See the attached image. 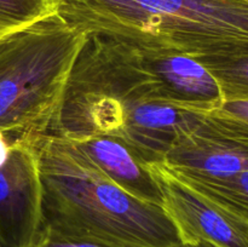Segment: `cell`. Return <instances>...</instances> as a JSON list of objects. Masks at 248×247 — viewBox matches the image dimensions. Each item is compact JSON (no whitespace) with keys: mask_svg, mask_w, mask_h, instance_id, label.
<instances>
[{"mask_svg":"<svg viewBox=\"0 0 248 247\" xmlns=\"http://www.w3.org/2000/svg\"><path fill=\"white\" fill-rule=\"evenodd\" d=\"M195 114L162 96L127 41L87 33L52 135L73 142L107 136L144 165L160 164Z\"/></svg>","mask_w":248,"mask_h":247,"instance_id":"1","label":"cell"},{"mask_svg":"<svg viewBox=\"0 0 248 247\" xmlns=\"http://www.w3.org/2000/svg\"><path fill=\"white\" fill-rule=\"evenodd\" d=\"M43 185V227L67 236L131 247H181L162 206L137 200L111 182L72 140H36Z\"/></svg>","mask_w":248,"mask_h":247,"instance_id":"2","label":"cell"},{"mask_svg":"<svg viewBox=\"0 0 248 247\" xmlns=\"http://www.w3.org/2000/svg\"><path fill=\"white\" fill-rule=\"evenodd\" d=\"M58 12L85 33L193 57L248 43L245 0H63Z\"/></svg>","mask_w":248,"mask_h":247,"instance_id":"3","label":"cell"},{"mask_svg":"<svg viewBox=\"0 0 248 247\" xmlns=\"http://www.w3.org/2000/svg\"><path fill=\"white\" fill-rule=\"evenodd\" d=\"M86 36L60 12L0 36V131L11 144L52 135Z\"/></svg>","mask_w":248,"mask_h":247,"instance_id":"4","label":"cell"},{"mask_svg":"<svg viewBox=\"0 0 248 247\" xmlns=\"http://www.w3.org/2000/svg\"><path fill=\"white\" fill-rule=\"evenodd\" d=\"M162 164L186 178H224L248 171V125L220 109L196 113Z\"/></svg>","mask_w":248,"mask_h":247,"instance_id":"5","label":"cell"},{"mask_svg":"<svg viewBox=\"0 0 248 247\" xmlns=\"http://www.w3.org/2000/svg\"><path fill=\"white\" fill-rule=\"evenodd\" d=\"M147 167L183 245L207 241L219 247H248V222L244 218L189 185L162 162Z\"/></svg>","mask_w":248,"mask_h":247,"instance_id":"6","label":"cell"},{"mask_svg":"<svg viewBox=\"0 0 248 247\" xmlns=\"http://www.w3.org/2000/svg\"><path fill=\"white\" fill-rule=\"evenodd\" d=\"M36 140L12 144L0 166V247H31L43 228Z\"/></svg>","mask_w":248,"mask_h":247,"instance_id":"7","label":"cell"},{"mask_svg":"<svg viewBox=\"0 0 248 247\" xmlns=\"http://www.w3.org/2000/svg\"><path fill=\"white\" fill-rule=\"evenodd\" d=\"M127 43L132 46L140 67L174 106L208 113L223 104L224 99L217 81L193 56L172 48Z\"/></svg>","mask_w":248,"mask_h":247,"instance_id":"8","label":"cell"},{"mask_svg":"<svg viewBox=\"0 0 248 247\" xmlns=\"http://www.w3.org/2000/svg\"><path fill=\"white\" fill-rule=\"evenodd\" d=\"M74 143L119 188L143 202L162 206L161 191L154 176L125 144L107 136Z\"/></svg>","mask_w":248,"mask_h":247,"instance_id":"9","label":"cell"},{"mask_svg":"<svg viewBox=\"0 0 248 247\" xmlns=\"http://www.w3.org/2000/svg\"><path fill=\"white\" fill-rule=\"evenodd\" d=\"M194 58L215 77L224 102L248 101V43Z\"/></svg>","mask_w":248,"mask_h":247,"instance_id":"10","label":"cell"},{"mask_svg":"<svg viewBox=\"0 0 248 247\" xmlns=\"http://www.w3.org/2000/svg\"><path fill=\"white\" fill-rule=\"evenodd\" d=\"M176 174L196 190L210 196L248 222V171L224 178L210 179H191Z\"/></svg>","mask_w":248,"mask_h":247,"instance_id":"11","label":"cell"},{"mask_svg":"<svg viewBox=\"0 0 248 247\" xmlns=\"http://www.w3.org/2000/svg\"><path fill=\"white\" fill-rule=\"evenodd\" d=\"M63 0H0V36L56 14Z\"/></svg>","mask_w":248,"mask_h":247,"instance_id":"12","label":"cell"},{"mask_svg":"<svg viewBox=\"0 0 248 247\" xmlns=\"http://www.w3.org/2000/svg\"><path fill=\"white\" fill-rule=\"evenodd\" d=\"M31 247H131L125 245L111 244L99 240L86 239V237L67 236L58 234L47 228H41L35 242Z\"/></svg>","mask_w":248,"mask_h":247,"instance_id":"13","label":"cell"},{"mask_svg":"<svg viewBox=\"0 0 248 247\" xmlns=\"http://www.w3.org/2000/svg\"><path fill=\"white\" fill-rule=\"evenodd\" d=\"M218 109L228 115L244 121L248 125V101H228L223 102Z\"/></svg>","mask_w":248,"mask_h":247,"instance_id":"14","label":"cell"},{"mask_svg":"<svg viewBox=\"0 0 248 247\" xmlns=\"http://www.w3.org/2000/svg\"><path fill=\"white\" fill-rule=\"evenodd\" d=\"M11 147L12 144L11 142H10L9 138H7V136L0 131V166H1V165L6 161L7 157H9L10 152H11Z\"/></svg>","mask_w":248,"mask_h":247,"instance_id":"15","label":"cell"},{"mask_svg":"<svg viewBox=\"0 0 248 247\" xmlns=\"http://www.w3.org/2000/svg\"><path fill=\"white\" fill-rule=\"evenodd\" d=\"M181 247H219L217 245L212 244V242H207V241H199L196 244H191V245H182Z\"/></svg>","mask_w":248,"mask_h":247,"instance_id":"16","label":"cell"},{"mask_svg":"<svg viewBox=\"0 0 248 247\" xmlns=\"http://www.w3.org/2000/svg\"><path fill=\"white\" fill-rule=\"evenodd\" d=\"M245 1H247V2H248V0H245Z\"/></svg>","mask_w":248,"mask_h":247,"instance_id":"17","label":"cell"}]
</instances>
